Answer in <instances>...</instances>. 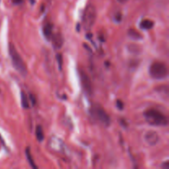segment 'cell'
<instances>
[{
    "label": "cell",
    "instance_id": "30bf717a",
    "mask_svg": "<svg viewBox=\"0 0 169 169\" xmlns=\"http://www.w3.org/2000/svg\"><path fill=\"white\" fill-rule=\"evenodd\" d=\"M154 26V22L149 19H145L140 22V28L143 30H150Z\"/></svg>",
    "mask_w": 169,
    "mask_h": 169
},
{
    "label": "cell",
    "instance_id": "7c38bea8",
    "mask_svg": "<svg viewBox=\"0 0 169 169\" xmlns=\"http://www.w3.org/2000/svg\"><path fill=\"white\" fill-rule=\"evenodd\" d=\"M21 103H22V107H23L24 109H28L30 107L28 98H27V94L25 93L24 91L21 92Z\"/></svg>",
    "mask_w": 169,
    "mask_h": 169
},
{
    "label": "cell",
    "instance_id": "e0dca14e",
    "mask_svg": "<svg viewBox=\"0 0 169 169\" xmlns=\"http://www.w3.org/2000/svg\"><path fill=\"white\" fill-rule=\"evenodd\" d=\"M116 107H117L118 109L122 111V110L124 109V103H123L122 101H120V99L116 100Z\"/></svg>",
    "mask_w": 169,
    "mask_h": 169
},
{
    "label": "cell",
    "instance_id": "9a60e30c",
    "mask_svg": "<svg viewBox=\"0 0 169 169\" xmlns=\"http://www.w3.org/2000/svg\"><path fill=\"white\" fill-rule=\"evenodd\" d=\"M56 60H57V63H58L59 69L62 70V65H63V57L61 54H57L56 55Z\"/></svg>",
    "mask_w": 169,
    "mask_h": 169
},
{
    "label": "cell",
    "instance_id": "3957f363",
    "mask_svg": "<svg viewBox=\"0 0 169 169\" xmlns=\"http://www.w3.org/2000/svg\"><path fill=\"white\" fill-rule=\"evenodd\" d=\"M149 74L154 79H163L168 74L167 67L164 63L154 62L153 63L149 68Z\"/></svg>",
    "mask_w": 169,
    "mask_h": 169
},
{
    "label": "cell",
    "instance_id": "5bb4252c",
    "mask_svg": "<svg viewBox=\"0 0 169 169\" xmlns=\"http://www.w3.org/2000/svg\"><path fill=\"white\" fill-rule=\"evenodd\" d=\"M26 155H27V160H28V162H29L30 163V166H31L32 168H37V166H36V165L35 164V162H34L33 158H32V156H31V149H30L29 148H27V149H26Z\"/></svg>",
    "mask_w": 169,
    "mask_h": 169
},
{
    "label": "cell",
    "instance_id": "2e32d148",
    "mask_svg": "<svg viewBox=\"0 0 169 169\" xmlns=\"http://www.w3.org/2000/svg\"><path fill=\"white\" fill-rule=\"evenodd\" d=\"M140 49L135 45H130V46H129V51L132 52L134 54L140 53Z\"/></svg>",
    "mask_w": 169,
    "mask_h": 169
},
{
    "label": "cell",
    "instance_id": "7a4b0ae2",
    "mask_svg": "<svg viewBox=\"0 0 169 169\" xmlns=\"http://www.w3.org/2000/svg\"><path fill=\"white\" fill-rule=\"evenodd\" d=\"M145 117L149 125L154 126L167 125L168 120L164 114L155 109H149L145 112Z\"/></svg>",
    "mask_w": 169,
    "mask_h": 169
},
{
    "label": "cell",
    "instance_id": "4fadbf2b",
    "mask_svg": "<svg viewBox=\"0 0 169 169\" xmlns=\"http://www.w3.org/2000/svg\"><path fill=\"white\" fill-rule=\"evenodd\" d=\"M36 140L39 141V142H42L44 140V132H43L42 126L40 125H38L36 128Z\"/></svg>",
    "mask_w": 169,
    "mask_h": 169
},
{
    "label": "cell",
    "instance_id": "6da1fadb",
    "mask_svg": "<svg viewBox=\"0 0 169 169\" xmlns=\"http://www.w3.org/2000/svg\"><path fill=\"white\" fill-rule=\"evenodd\" d=\"M8 51L9 55L12 60V63L13 65L17 71L22 76V77H26L27 74V65L23 61L22 58L18 52V50H16L15 46L13 45L10 43L8 46Z\"/></svg>",
    "mask_w": 169,
    "mask_h": 169
},
{
    "label": "cell",
    "instance_id": "44dd1931",
    "mask_svg": "<svg viewBox=\"0 0 169 169\" xmlns=\"http://www.w3.org/2000/svg\"><path fill=\"white\" fill-rule=\"evenodd\" d=\"M30 99H31L32 105L36 104V99H35V98H34L32 95H31V94H30Z\"/></svg>",
    "mask_w": 169,
    "mask_h": 169
},
{
    "label": "cell",
    "instance_id": "ba28073f",
    "mask_svg": "<svg viewBox=\"0 0 169 169\" xmlns=\"http://www.w3.org/2000/svg\"><path fill=\"white\" fill-rule=\"evenodd\" d=\"M50 40H52L53 46L55 49H60L62 47L63 44H64V38H63V36L60 32H57V33L52 35V37Z\"/></svg>",
    "mask_w": 169,
    "mask_h": 169
},
{
    "label": "cell",
    "instance_id": "5b68a950",
    "mask_svg": "<svg viewBox=\"0 0 169 169\" xmlns=\"http://www.w3.org/2000/svg\"><path fill=\"white\" fill-rule=\"evenodd\" d=\"M97 18V10L92 4L87 5L85 8L83 16H82V22L85 29L90 30L93 27Z\"/></svg>",
    "mask_w": 169,
    "mask_h": 169
},
{
    "label": "cell",
    "instance_id": "52a82bcc",
    "mask_svg": "<svg viewBox=\"0 0 169 169\" xmlns=\"http://www.w3.org/2000/svg\"><path fill=\"white\" fill-rule=\"evenodd\" d=\"M145 140L149 145L153 146V145L158 144V140H159V136L157 132L154 131V130H149L145 134Z\"/></svg>",
    "mask_w": 169,
    "mask_h": 169
},
{
    "label": "cell",
    "instance_id": "7402d4cb",
    "mask_svg": "<svg viewBox=\"0 0 169 169\" xmlns=\"http://www.w3.org/2000/svg\"><path fill=\"white\" fill-rule=\"evenodd\" d=\"M118 2L120 3H126L128 0H117Z\"/></svg>",
    "mask_w": 169,
    "mask_h": 169
},
{
    "label": "cell",
    "instance_id": "9c48e42d",
    "mask_svg": "<svg viewBox=\"0 0 169 169\" xmlns=\"http://www.w3.org/2000/svg\"><path fill=\"white\" fill-rule=\"evenodd\" d=\"M43 34L47 40H50L52 35H53V25L51 23L49 22V23L45 25V27H43Z\"/></svg>",
    "mask_w": 169,
    "mask_h": 169
},
{
    "label": "cell",
    "instance_id": "ac0fdd59",
    "mask_svg": "<svg viewBox=\"0 0 169 169\" xmlns=\"http://www.w3.org/2000/svg\"><path fill=\"white\" fill-rule=\"evenodd\" d=\"M121 18H122L121 13H118L116 15V22H120V20H121Z\"/></svg>",
    "mask_w": 169,
    "mask_h": 169
},
{
    "label": "cell",
    "instance_id": "8fae6325",
    "mask_svg": "<svg viewBox=\"0 0 169 169\" xmlns=\"http://www.w3.org/2000/svg\"><path fill=\"white\" fill-rule=\"evenodd\" d=\"M128 36L131 38V39H134V40H140L143 39V36L142 35L140 34V32H139L138 31H136V30L135 29H129V31H128Z\"/></svg>",
    "mask_w": 169,
    "mask_h": 169
},
{
    "label": "cell",
    "instance_id": "277c9868",
    "mask_svg": "<svg viewBox=\"0 0 169 169\" xmlns=\"http://www.w3.org/2000/svg\"><path fill=\"white\" fill-rule=\"evenodd\" d=\"M92 116L98 120L100 123H102L105 126H109L111 124V119H110L109 115L107 113L101 105L95 104L93 105L91 108Z\"/></svg>",
    "mask_w": 169,
    "mask_h": 169
},
{
    "label": "cell",
    "instance_id": "8992f818",
    "mask_svg": "<svg viewBox=\"0 0 169 169\" xmlns=\"http://www.w3.org/2000/svg\"><path fill=\"white\" fill-rule=\"evenodd\" d=\"M80 78L82 87L85 90V92L88 94H92V86L91 80H90V78L88 77V75L83 70H80Z\"/></svg>",
    "mask_w": 169,
    "mask_h": 169
},
{
    "label": "cell",
    "instance_id": "603a6c76",
    "mask_svg": "<svg viewBox=\"0 0 169 169\" xmlns=\"http://www.w3.org/2000/svg\"><path fill=\"white\" fill-rule=\"evenodd\" d=\"M29 2L31 3V4H34V3H36V0H29Z\"/></svg>",
    "mask_w": 169,
    "mask_h": 169
},
{
    "label": "cell",
    "instance_id": "ffe728a7",
    "mask_svg": "<svg viewBox=\"0 0 169 169\" xmlns=\"http://www.w3.org/2000/svg\"><path fill=\"white\" fill-rule=\"evenodd\" d=\"M12 2H13V4H21V3H23V0H12Z\"/></svg>",
    "mask_w": 169,
    "mask_h": 169
},
{
    "label": "cell",
    "instance_id": "d6986e66",
    "mask_svg": "<svg viewBox=\"0 0 169 169\" xmlns=\"http://www.w3.org/2000/svg\"><path fill=\"white\" fill-rule=\"evenodd\" d=\"M162 167L163 169H169V161L165 162L162 165Z\"/></svg>",
    "mask_w": 169,
    "mask_h": 169
}]
</instances>
